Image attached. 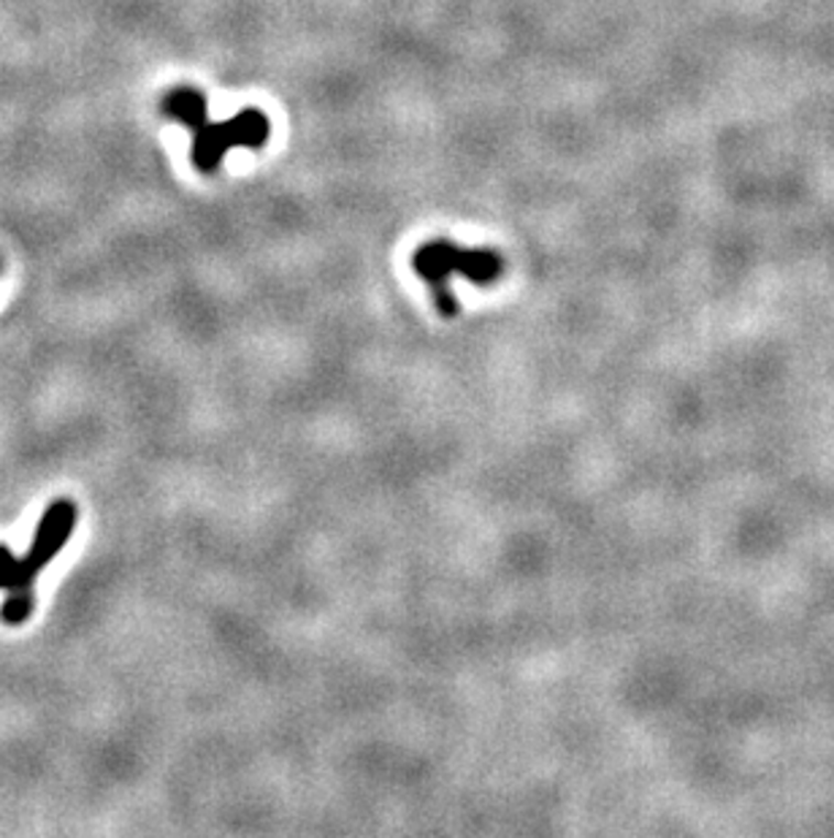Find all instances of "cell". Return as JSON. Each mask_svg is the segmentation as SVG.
<instances>
[{"instance_id":"6da1fadb","label":"cell","mask_w":834,"mask_h":838,"mask_svg":"<svg viewBox=\"0 0 834 838\" xmlns=\"http://www.w3.org/2000/svg\"><path fill=\"white\" fill-rule=\"evenodd\" d=\"M163 111L193 131V163L204 174H215L234 147L258 150L271 136V122L258 109H245L230 120L212 122L206 98L195 90H171L163 98Z\"/></svg>"},{"instance_id":"7a4b0ae2","label":"cell","mask_w":834,"mask_h":838,"mask_svg":"<svg viewBox=\"0 0 834 838\" xmlns=\"http://www.w3.org/2000/svg\"><path fill=\"white\" fill-rule=\"evenodd\" d=\"M412 267L420 280H425L429 286L436 310L450 318L458 310L450 280L461 275L475 286H490L505 271V258L496 250H485V247H458L447 239H436L418 247L412 256Z\"/></svg>"},{"instance_id":"3957f363","label":"cell","mask_w":834,"mask_h":838,"mask_svg":"<svg viewBox=\"0 0 834 838\" xmlns=\"http://www.w3.org/2000/svg\"><path fill=\"white\" fill-rule=\"evenodd\" d=\"M76 518H79L76 505L61 499V503L46 507L44 518L35 529L33 546L28 548L25 557H14L9 548L0 546V589H6V594L33 592L35 578L41 576L46 565L55 562V557L68 542L76 527Z\"/></svg>"},{"instance_id":"277c9868","label":"cell","mask_w":834,"mask_h":838,"mask_svg":"<svg viewBox=\"0 0 834 838\" xmlns=\"http://www.w3.org/2000/svg\"><path fill=\"white\" fill-rule=\"evenodd\" d=\"M35 608V592H9L3 600V608H0V619L9 627H20L28 616L33 613Z\"/></svg>"}]
</instances>
